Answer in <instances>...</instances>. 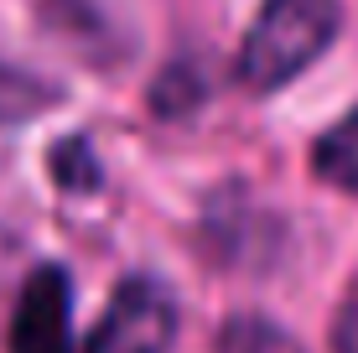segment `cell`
<instances>
[{"label": "cell", "mask_w": 358, "mask_h": 353, "mask_svg": "<svg viewBox=\"0 0 358 353\" xmlns=\"http://www.w3.org/2000/svg\"><path fill=\"white\" fill-rule=\"evenodd\" d=\"M47 99H52L47 83L27 78L21 68H0V120H31Z\"/></svg>", "instance_id": "7"}, {"label": "cell", "mask_w": 358, "mask_h": 353, "mask_svg": "<svg viewBox=\"0 0 358 353\" xmlns=\"http://www.w3.org/2000/svg\"><path fill=\"white\" fill-rule=\"evenodd\" d=\"M312 166H317V177H322V182H332L338 192L358 198V109L348 120H338V125L317 141Z\"/></svg>", "instance_id": "4"}, {"label": "cell", "mask_w": 358, "mask_h": 353, "mask_svg": "<svg viewBox=\"0 0 358 353\" xmlns=\"http://www.w3.org/2000/svg\"><path fill=\"white\" fill-rule=\"evenodd\" d=\"M332 353H358V286L343 296L338 322H332Z\"/></svg>", "instance_id": "8"}, {"label": "cell", "mask_w": 358, "mask_h": 353, "mask_svg": "<svg viewBox=\"0 0 358 353\" xmlns=\"http://www.w3.org/2000/svg\"><path fill=\"white\" fill-rule=\"evenodd\" d=\"M10 353H73V286L63 265H36L16 296Z\"/></svg>", "instance_id": "3"}, {"label": "cell", "mask_w": 358, "mask_h": 353, "mask_svg": "<svg viewBox=\"0 0 358 353\" xmlns=\"http://www.w3.org/2000/svg\"><path fill=\"white\" fill-rule=\"evenodd\" d=\"M218 353H306L286 327H275L270 317H255V312H239V317L224 322L218 333Z\"/></svg>", "instance_id": "5"}, {"label": "cell", "mask_w": 358, "mask_h": 353, "mask_svg": "<svg viewBox=\"0 0 358 353\" xmlns=\"http://www.w3.org/2000/svg\"><path fill=\"white\" fill-rule=\"evenodd\" d=\"M177 338V301L156 275H125L94 322L83 353H166Z\"/></svg>", "instance_id": "2"}, {"label": "cell", "mask_w": 358, "mask_h": 353, "mask_svg": "<svg viewBox=\"0 0 358 353\" xmlns=\"http://www.w3.org/2000/svg\"><path fill=\"white\" fill-rule=\"evenodd\" d=\"M343 27L338 0H265L239 47V83L250 94H275L332 47Z\"/></svg>", "instance_id": "1"}, {"label": "cell", "mask_w": 358, "mask_h": 353, "mask_svg": "<svg viewBox=\"0 0 358 353\" xmlns=\"http://www.w3.org/2000/svg\"><path fill=\"white\" fill-rule=\"evenodd\" d=\"M52 177L63 182L68 192H89V187H99V161H94V145L83 141V136H68V141L52 151Z\"/></svg>", "instance_id": "6"}]
</instances>
